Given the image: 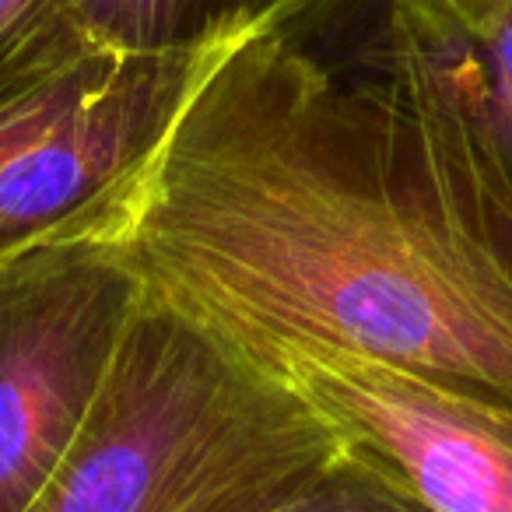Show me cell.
Returning a JSON list of instances; mask_svg holds the SVG:
<instances>
[{"mask_svg": "<svg viewBox=\"0 0 512 512\" xmlns=\"http://www.w3.org/2000/svg\"><path fill=\"white\" fill-rule=\"evenodd\" d=\"M249 348V344H246ZM428 509L512 512V404L334 348H253Z\"/></svg>", "mask_w": 512, "mask_h": 512, "instance_id": "cell-5", "label": "cell"}, {"mask_svg": "<svg viewBox=\"0 0 512 512\" xmlns=\"http://www.w3.org/2000/svg\"><path fill=\"white\" fill-rule=\"evenodd\" d=\"M383 67L512 211V0H358Z\"/></svg>", "mask_w": 512, "mask_h": 512, "instance_id": "cell-6", "label": "cell"}, {"mask_svg": "<svg viewBox=\"0 0 512 512\" xmlns=\"http://www.w3.org/2000/svg\"><path fill=\"white\" fill-rule=\"evenodd\" d=\"M341 446L278 365L144 285L99 404L29 512H274Z\"/></svg>", "mask_w": 512, "mask_h": 512, "instance_id": "cell-2", "label": "cell"}, {"mask_svg": "<svg viewBox=\"0 0 512 512\" xmlns=\"http://www.w3.org/2000/svg\"><path fill=\"white\" fill-rule=\"evenodd\" d=\"M274 512H435L379 460L344 439V446Z\"/></svg>", "mask_w": 512, "mask_h": 512, "instance_id": "cell-8", "label": "cell"}, {"mask_svg": "<svg viewBox=\"0 0 512 512\" xmlns=\"http://www.w3.org/2000/svg\"><path fill=\"white\" fill-rule=\"evenodd\" d=\"M71 46H85L57 15L50 0H0V78Z\"/></svg>", "mask_w": 512, "mask_h": 512, "instance_id": "cell-9", "label": "cell"}, {"mask_svg": "<svg viewBox=\"0 0 512 512\" xmlns=\"http://www.w3.org/2000/svg\"><path fill=\"white\" fill-rule=\"evenodd\" d=\"M228 50L137 57L71 46L4 74L0 264L39 242L106 232Z\"/></svg>", "mask_w": 512, "mask_h": 512, "instance_id": "cell-3", "label": "cell"}, {"mask_svg": "<svg viewBox=\"0 0 512 512\" xmlns=\"http://www.w3.org/2000/svg\"><path fill=\"white\" fill-rule=\"evenodd\" d=\"M316 0H50L85 46L137 57H197L292 22Z\"/></svg>", "mask_w": 512, "mask_h": 512, "instance_id": "cell-7", "label": "cell"}, {"mask_svg": "<svg viewBox=\"0 0 512 512\" xmlns=\"http://www.w3.org/2000/svg\"><path fill=\"white\" fill-rule=\"evenodd\" d=\"M106 232L249 348H334L512 404V211L372 60L292 22L214 60Z\"/></svg>", "mask_w": 512, "mask_h": 512, "instance_id": "cell-1", "label": "cell"}, {"mask_svg": "<svg viewBox=\"0 0 512 512\" xmlns=\"http://www.w3.org/2000/svg\"><path fill=\"white\" fill-rule=\"evenodd\" d=\"M141 302L144 278L113 232L0 264V512H29L67 460Z\"/></svg>", "mask_w": 512, "mask_h": 512, "instance_id": "cell-4", "label": "cell"}]
</instances>
